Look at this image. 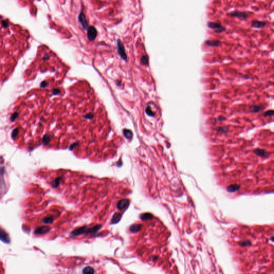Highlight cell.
Instances as JSON below:
<instances>
[{"label":"cell","mask_w":274,"mask_h":274,"mask_svg":"<svg viewBox=\"0 0 274 274\" xmlns=\"http://www.w3.org/2000/svg\"><path fill=\"white\" fill-rule=\"evenodd\" d=\"M207 26L209 28L213 29L216 33H221L226 31V28L221 25L220 22L209 21Z\"/></svg>","instance_id":"6da1fadb"},{"label":"cell","mask_w":274,"mask_h":274,"mask_svg":"<svg viewBox=\"0 0 274 274\" xmlns=\"http://www.w3.org/2000/svg\"><path fill=\"white\" fill-rule=\"evenodd\" d=\"M228 15L231 17L238 18L241 20H245L246 19L248 18L249 13L247 12H245V11H234L228 13Z\"/></svg>","instance_id":"7a4b0ae2"},{"label":"cell","mask_w":274,"mask_h":274,"mask_svg":"<svg viewBox=\"0 0 274 274\" xmlns=\"http://www.w3.org/2000/svg\"><path fill=\"white\" fill-rule=\"evenodd\" d=\"M87 37L89 40H94L97 35V31L94 26H89L87 28Z\"/></svg>","instance_id":"3957f363"},{"label":"cell","mask_w":274,"mask_h":274,"mask_svg":"<svg viewBox=\"0 0 274 274\" xmlns=\"http://www.w3.org/2000/svg\"><path fill=\"white\" fill-rule=\"evenodd\" d=\"M117 47L118 54L123 59L126 60L127 59V56L125 51V48L120 40H117Z\"/></svg>","instance_id":"277c9868"},{"label":"cell","mask_w":274,"mask_h":274,"mask_svg":"<svg viewBox=\"0 0 274 274\" xmlns=\"http://www.w3.org/2000/svg\"><path fill=\"white\" fill-rule=\"evenodd\" d=\"M130 204V200L127 199H123L118 202L117 208L119 210H123L127 208Z\"/></svg>","instance_id":"5b68a950"},{"label":"cell","mask_w":274,"mask_h":274,"mask_svg":"<svg viewBox=\"0 0 274 274\" xmlns=\"http://www.w3.org/2000/svg\"><path fill=\"white\" fill-rule=\"evenodd\" d=\"M266 25V22L263 21L254 20L251 22V26L254 28H262L265 27Z\"/></svg>","instance_id":"8992f818"},{"label":"cell","mask_w":274,"mask_h":274,"mask_svg":"<svg viewBox=\"0 0 274 274\" xmlns=\"http://www.w3.org/2000/svg\"><path fill=\"white\" fill-rule=\"evenodd\" d=\"M205 43L208 46L215 47L220 46L221 42L219 40H208L205 41Z\"/></svg>","instance_id":"52a82bcc"},{"label":"cell","mask_w":274,"mask_h":274,"mask_svg":"<svg viewBox=\"0 0 274 274\" xmlns=\"http://www.w3.org/2000/svg\"><path fill=\"white\" fill-rule=\"evenodd\" d=\"M79 20L81 24L84 28H88V23L87 20H86V16L84 13L82 12L80 13L79 16Z\"/></svg>","instance_id":"ba28073f"},{"label":"cell","mask_w":274,"mask_h":274,"mask_svg":"<svg viewBox=\"0 0 274 274\" xmlns=\"http://www.w3.org/2000/svg\"><path fill=\"white\" fill-rule=\"evenodd\" d=\"M0 240L6 244H8L10 242V239L8 235L1 229H0Z\"/></svg>","instance_id":"9c48e42d"},{"label":"cell","mask_w":274,"mask_h":274,"mask_svg":"<svg viewBox=\"0 0 274 274\" xmlns=\"http://www.w3.org/2000/svg\"><path fill=\"white\" fill-rule=\"evenodd\" d=\"M49 230H50L49 228L48 227H46V226L41 227L36 229V230H35V233L36 234H38V235L43 234L49 231Z\"/></svg>","instance_id":"30bf717a"},{"label":"cell","mask_w":274,"mask_h":274,"mask_svg":"<svg viewBox=\"0 0 274 274\" xmlns=\"http://www.w3.org/2000/svg\"><path fill=\"white\" fill-rule=\"evenodd\" d=\"M121 217L122 215L121 214L119 213H116L112 217V219L111 220V224H115L118 223L120 220H121Z\"/></svg>","instance_id":"8fae6325"},{"label":"cell","mask_w":274,"mask_h":274,"mask_svg":"<svg viewBox=\"0 0 274 274\" xmlns=\"http://www.w3.org/2000/svg\"><path fill=\"white\" fill-rule=\"evenodd\" d=\"M82 274H95V270L90 266L84 267L82 270Z\"/></svg>","instance_id":"7c38bea8"},{"label":"cell","mask_w":274,"mask_h":274,"mask_svg":"<svg viewBox=\"0 0 274 274\" xmlns=\"http://www.w3.org/2000/svg\"><path fill=\"white\" fill-rule=\"evenodd\" d=\"M86 230V226L82 227H81V228L77 229H76V230H75L74 231H73L72 232V234H72L73 236L80 235L84 234V232H85Z\"/></svg>","instance_id":"4fadbf2b"},{"label":"cell","mask_w":274,"mask_h":274,"mask_svg":"<svg viewBox=\"0 0 274 274\" xmlns=\"http://www.w3.org/2000/svg\"><path fill=\"white\" fill-rule=\"evenodd\" d=\"M251 111L253 112H258L263 110V108L260 106H257V105H251L249 107Z\"/></svg>","instance_id":"5bb4252c"},{"label":"cell","mask_w":274,"mask_h":274,"mask_svg":"<svg viewBox=\"0 0 274 274\" xmlns=\"http://www.w3.org/2000/svg\"><path fill=\"white\" fill-rule=\"evenodd\" d=\"M123 134L127 139H131L133 137V133L132 131L129 129H124Z\"/></svg>","instance_id":"9a60e30c"},{"label":"cell","mask_w":274,"mask_h":274,"mask_svg":"<svg viewBox=\"0 0 274 274\" xmlns=\"http://www.w3.org/2000/svg\"><path fill=\"white\" fill-rule=\"evenodd\" d=\"M62 180V178L61 177H58L56 178L54 180V181L51 183V185L52 187L54 188H57V187L59 185L60 183H61V181Z\"/></svg>","instance_id":"2e32d148"},{"label":"cell","mask_w":274,"mask_h":274,"mask_svg":"<svg viewBox=\"0 0 274 274\" xmlns=\"http://www.w3.org/2000/svg\"><path fill=\"white\" fill-rule=\"evenodd\" d=\"M140 219L142 220H143V221L147 220H151L153 217V215L151 214V213H146L142 214L140 215Z\"/></svg>","instance_id":"e0dca14e"},{"label":"cell","mask_w":274,"mask_h":274,"mask_svg":"<svg viewBox=\"0 0 274 274\" xmlns=\"http://www.w3.org/2000/svg\"><path fill=\"white\" fill-rule=\"evenodd\" d=\"M54 217L52 216L45 217L42 219V222L44 224H50L54 222Z\"/></svg>","instance_id":"ac0fdd59"},{"label":"cell","mask_w":274,"mask_h":274,"mask_svg":"<svg viewBox=\"0 0 274 274\" xmlns=\"http://www.w3.org/2000/svg\"><path fill=\"white\" fill-rule=\"evenodd\" d=\"M141 226L140 224H133L131 226L130 230L132 232H137L141 229Z\"/></svg>","instance_id":"d6986e66"},{"label":"cell","mask_w":274,"mask_h":274,"mask_svg":"<svg viewBox=\"0 0 274 274\" xmlns=\"http://www.w3.org/2000/svg\"><path fill=\"white\" fill-rule=\"evenodd\" d=\"M3 174H0V190H4V181Z\"/></svg>","instance_id":"ffe728a7"},{"label":"cell","mask_w":274,"mask_h":274,"mask_svg":"<svg viewBox=\"0 0 274 274\" xmlns=\"http://www.w3.org/2000/svg\"><path fill=\"white\" fill-rule=\"evenodd\" d=\"M100 228H101L100 225H97V226L95 227L89 229L87 230V233H93V232H94L97 230H98Z\"/></svg>","instance_id":"44dd1931"},{"label":"cell","mask_w":274,"mask_h":274,"mask_svg":"<svg viewBox=\"0 0 274 274\" xmlns=\"http://www.w3.org/2000/svg\"><path fill=\"white\" fill-rule=\"evenodd\" d=\"M141 62L144 65L148 64V58L147 56H143L141 58Z\"/></svg>","instance_id":"7402d4cb"},{"label":"cell","mask_w":274,"mask_h":274,"mask_svg":"<svg viewBox=\"0 0 274 274\" xmlns=\"http://www.w3.org/2000/svg\"><path fill=\"white\" fill-rule=\"evenodd\" d=\"M146 112L147 113L148 115L151 116H154L155 115V114L154 113V112H153V111L152 110L151 108H150V107H147V108H146Z\"/></svg>","instance_id":"603a6c76"},{"label":"cell","mask_w":274,"mask_h":274,"mask_svg":"<svg viewBox=\"0 0 274 274\" xmlns=\"http://www.w3.org/2000/svg\"><path fill=\"white\" fill-rule=\"evenodd\" d=\"M274 115V111L273 110H268L264 114V116H272Z\"/></svg>","instance_id":"cb8c5ba5"},{"label":"cell","mask_w":274,"mask_h":274,"mask_svg":"<svg viewBox=\"0 0 274 274\" xmlns=\"http://www.w3.org/2000/svg\"><path fill=\"white\" fill-rule=\"evenodd\" d=\"M78 145V142H75V143H73L72 144V145H71L70 146V148H69V149L71 150V151H72V150H73L75 147H76V146Z\"/></svg>","instance_id":"d4e9b609"},{"label":"cell","mask_w":274,"mask_h":274,"mask_svg":"<svg viewBox=\"0 0 274 274\" xmlns=\"http://www.w3.org/2000/svg\"><path fill=\"white\" fill-rule=\"evenodd\" d=\"M93 114L92 113H89L87 115H86L85 116V118H86V119H92L93 117Z\"/></svg>","instance_id":"484cf974"},{"label":"cell","mask_w":274,"mask_h":274,"mask_svg":"<svg viewBox=\"0 0 274 274\" xmlns=\"http://www.w3.org/2000/svg\"><path fill=\"white\" fill-rule=\"evenodd\" d=\"M60 93V91L59 89H55L54 91V93L55 94H57L59 93Z\"/></svg>","instance_id":"4316f807"},{"label":"cell","mask_w":274,"mask_h":274,"mask_svg":"<svg viewBox=\"0 0 274 274\" xmlns=\"http://www.w3.org/2000/svg\"><path fill=\"white\" fill-rule=\"evenodd\" d=\"M122 162L121 161H119V162H118V163H117V166L121 167V166H122Z\"/></svg>","instance_id":"83f0119b"}]
</instances>
